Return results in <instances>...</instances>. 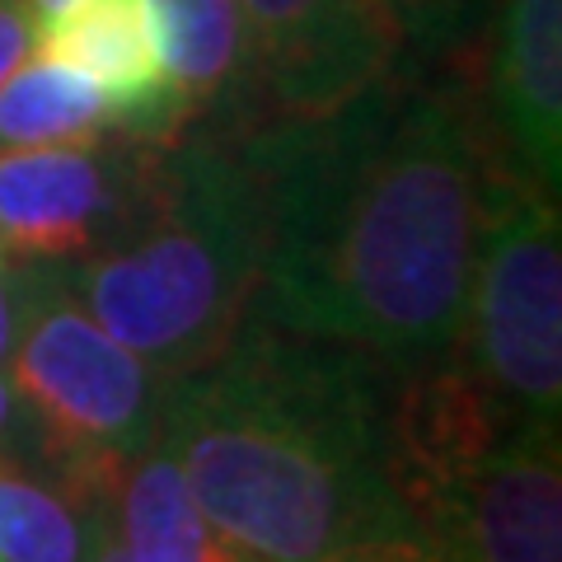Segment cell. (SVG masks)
I'll list each match as a JSON object with an SVG mask.
<instances>
[{"label":"cell","instance_id":"6da1fadb","mask_svg":"<svg viewBox=\"0 0 562 562\" xmlns=\"http://www.w3.org/2000/svg\"><path fill=\"white\" fill-rule=\"evenodd\" d=\"M231 132L262 183L249 314L394 371L454 347L487 165L460 94L403 66L333 113Z\"/></svg>","mask_w":562,"mask_h":562},{"label":"cell","instance_id":"7a4b0ae2","mask_svg":"<svg viewBox=\"0 0 562 562\" xmlns=\"http://www.w3.org/2000/svg\"><path fill=\"white\" fill-rule=\"evenodd\" d=\"M384 371L361 347L249 314L216 361L169 380L155 446L235 553L333 562L408 516L380 464Z\"/></svg>","mask_w":562,"mask_h":562},{"label":"cell","instance_id":"3957f363","mask_svg":"<svg viewBox=\"0 0 562 562\" xmlns=\"http://www.w3.org/2000/svg\"><path fill=\"white\" fill-rule=\"evenodd\" d=\"M52 268V262H47ZM262 268V183L231 127L155 146L146 188L103 249L57 277L150 371H202L249 319Z\"/></svg>","mask_w":562,"mask_h":562},{"label":"cell","instance_id":"277c9868","mask_svg":"<svg viewBox=\"0 0 562 562\" xmlns=\"http://www.w3.org/2000/svg\"><path fill=\"white\" fill-rule=\"evenodd\" d=\"M10 384L43 422L33 469L80 487L99 464L155 446L169 375L109 338L47 262H20Z\"/></svg>","mask_w":562,"mask_h":562},{"label":"cell","instance_id":"5b68a950","mask_svg":"<svg viewBox=\"0 0 562 562\" xmlns=\"http://www.w3.org/2000/svg\"><path fill=\"white\" fill-rule=\"evenodd\" d=\"M454 351L516 403L520 417L562 408V225L558 198L525 169L483 165L479 254Z\"/></svg>","mask_w":562,"mask_h":562},{"label":"cell","instance_id":"8992f818","mask_svg":"<svg viewBox=\"0 0 562 562\" xmlns=\"http://www.w3.org/2000/svg\"><path fill=\"white\" fill-rule=\"evenodd\" d=\"M249 94L235 127L342 109L408 66L390 0H239Z\"/></svg>","mask_w":562,"mask_h":562},{"label":"cell","instance_id":"52a82bcc","mask_svg":"<svg viewBox=\"0 0 562 562\" xmlns=\"http://www.w3.org/2000/svg\"><path fill=\"white\" fill-rule=\"evenodd\" d=\"M155 140L99 136L76 146H0V254L76 262L103 249L146 188Z\"/></svg>","mask_w":562,"mask_h":562},{"label":"cell","instance_id":"ba28073f","mask_svg":"<svg viewBox=\"0 0 562 562\" xmlns=\"http://www.w3.org/2000/svg\"><path fill=\"white\" fill-rule=\"evenodd\" d=\"M516 422V403L473 371L464 351L450 347L441 357L403 366L384 398L380 441L384 479L403 512L413 520L436 512Z\"/></svg>","mask_w":562,"mask_h":562},{"label":"cell","instance_id":"9c48e42d","mask_svg":"<svg viewBox=\"0 0 562 562\" xmlns=\"http://www.w3.org/2000/svg\"><path fill=\"white\" fill-rule=\"evenodd\" d=\"M417 525L450 562H562L558 422L520 417Z\"/></svg>","mask_w":562,"mask_h":562},{"label":"cell","instance_id":"30bf717a","mask_svg":"<svg viewBox=\"0 0 562 562\" xmlns=\"http://www.w3.org/2000/svg\"><path fill=\"white\" fill-rule=\"evenodd\" d=\"M33 52L80 70L103 94L113 136L165 146L188 132L155 57L146 0H66L33 20Z\"/></svg>","mask_w":562,"mask_h":562},{"label":"cell","instance_id":"8fae6325","mask_svg":"<svg viewBox=\"0 0 562 562\" xmlns=\"http://www.w3.org/2000/svg\"><path fill=\"white\" fill-rule=\"evenodd\" d=\"M492 122L516 169L558 198L562 179V0H502L492 43Z\"/></svg>","mask_w":562,"mask_h":562},{"label":"cell","instance_id":"7c38bea8","mask_svg":"<svg viewBox=\"0 0 562 562\" xmlns=\"http://www.w3.org/2000/svg\"><path fill=\"white\" fill-rule=\"evenodd\" d=\"M80 502H94L103 525L140 558L235 562V549L211 530L179 460L165 446H146L136 454H122V460H109L80 492Z\"/></svg>","mask_w":562,"mask_h":562},{"label":"cell","instance_id":"4fadbf2b","mask_svg":"<svg viewBox=\"0 0 562 562\" xmlns=\"http://www.w3.org/2000/svg\"><path fill=\"white\" fill-rule=\"evenodd\" d=\"M146 20L188 127H235L249 94V33L239 0H146Z\"/></svg>","mask_w":562,"mask_h":562},{"label":"cell","instance_id":"5bb4252c","mask_svg":"<svg viewBox=\"0 0 562 562\" xmlns=\"http://www.w3.org/2000/svg\"><path fill=\"white\" fill-rule=\"evenodd\" d=\"M99 506L47 479L29 460L0 454V562H90Z\"/></svg>","mask_w":562,"mask_h":562},{"label":"cell","instance_id":"9a60e30c","mask_svg":"<svg viewBox=\"0 0 562 562\" xmlns=\"http://www.w3.org/2000/svg\"><path fill=\"white\" fill-rule=\"evenodd\" d=\"M99 136H109V103L80 70L38 52L0 85V146H76Z\"/></svg>","mask_w":562,"mask_h":562},{"label":"cell","instance_id":"2e32d148","mask_svg":"<svg viewBox=\"0 0 562 562\" xmlns=\"http://www.w3.org/2000/svg\"><path fill=\"white\" fill-rule=\"evenodd\" d=\"M390 10L403 33V57L413 66L460 47L479 29L487 0H390Z\"/></svg>","mask_w":562,"mask_h":562},{"label":"cell","instance_id":"e0dca14e","mask_svg":"<svg viewBox=\"0 0 562 562\" xmlns=\"http://www.w3.org/2000/svg\"><path fill=\"white\" fill-rule=\"evenodd\" d=\"M333 562H450V558L436 549V543L427 539V530H422L413 516H403L394 525H384V530L357 539Z\"/></svg>","mask_w":562,"mask_h":562},{"label":"cell","instance_id":"ac0fdd59","mask_svg":"<svg viewBox=\"0 0 562 562\" xmlns=\"http://www.w3.org/2000/svg\"><path fill=\"white\" fill-rule=\"evenodd\" d=\"M0 454L38 464L43 454V422L33 417V408L20 398V390L10 384V375H0Z\"/></svg>","mask_w":562,"mask_h":562},{"label":"cell","instance_id":"d6986e66","mask_svg":"<svg viewBox=\"0 0 562 562\" xmlns=\"http://www.w3.org/2000/svg\"><path fill=\"white\" fill-rule=\"evenodd\" d=\"M33 52V14L24 0H0V85Z\"/></svg>","mask_w":562,"mask_h":562},{"label":"cell","instance_id":"ffe728a7","mask_svg":"<svg viewBox=\"0 0 562 562\" xmlns=\"http://www.w3.org/2000/svg\"><path fill=\"white\" fill-rule=\"evenodd\" d=\"M14 324H20V262L0 254V371L10 361Z\"/></svg>","mask_w":562,"mask_h":562},{"label":"cell","instance_id":"44dd1931","mask_svg":"<svg viewBox=\"0 0 562 562\" xmlns=\"http://www.w3.org/2000/svg\"><path fill=\"white\" fill-rule=\"evenodd\" d=\"M90 562H155V558H140V553H132L127 543H122L109 525H103V516H99V535H94V553H90Z\"/></svg>","mask_w":562,"mask_h":562},{"label":"cell","instance_id":"7402d4cb","mask_svg":"<svg viewBox=\"0 0 562 562\" xmlns=\"http://www.w3.org/2000/svg\"><path fill=\"white\" fill-rule=\"evenodd\" d=\"M57 5H66V0H24V10L33 14V20H43V14H52Z\"/></svg>","mask_w":562,"mask_h":562},{"label":"cell","instance_id":"603a6c76","mask_svg":"<svg viewBox=\"0 0 562 562\" xmlns=\"http://www.w3.org/2000/svg\"><path fill=\"white\" fill-rule=\"evenodd\" d=\"M235 562H262V558H249V553H235Z\"/></svg>","mask_w":562,"mask_h":562}]
</instances>
